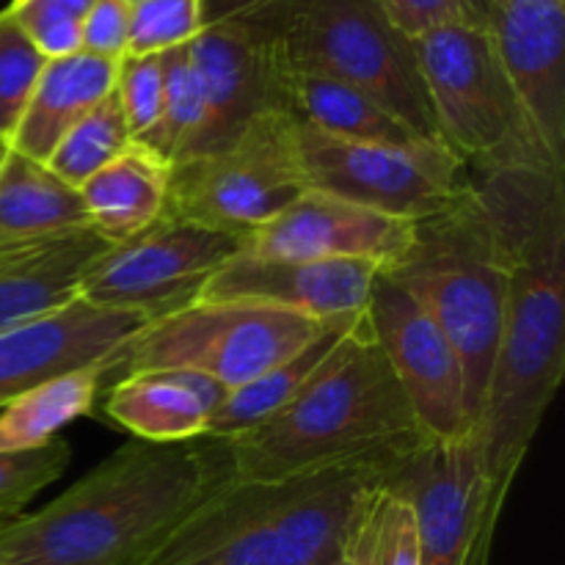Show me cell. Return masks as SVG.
<instances>
[{"label":"cell","instance_id":"cell-13","mask_svg":"<svg viewBox=\"0 0 565 565\" xmlns=\"http://www.w3.org/2000/svg\"><path fill=\"white\" fill-rule=\"evenodd\" d=\"M367 318L423 434L439 441L472 439L461 362L417 298L379 270Z\"/></svg>","mask_w":565,"mask_h":565},{"label":"cell","instance_id":"cell-23","mask_svg":"<svg viewBox=\"0 0 565 565\" xmlns=\"http://www.w3.org/2000/svg\"><path fill=\"white\" fill-rule=\"evenodd\" d=\"M169 160L132 141L119 158L77 188L88 230L110 246L136 237L169 207Z\"/></svg>","mask_w":565,"mask_h":565},{"label":"cell","instance_id":"cell-21","mask_svg":"<svg viewBox=\"0 0 565 565\" xmlns=\"http://www.w3.org/2000/svg\"><path fill=\"white\" fill-rule=\"evenodd\" d=\"M270 108L296 125L312 127L334 138L367 143H417L395 114L359 88L312 72L279 70L270 64ZM430 143V141H428Z\"/></svg>","mask_w":565,"mask_h":565},{"label":"cell","instance_id":"cell-2","mask_svg":"<svg viewBox=\"0 0 565 565\" xmlns=\"http://www.w3.org/2000/svg\"><path fill=\"white\" fill-rule=\"evenodd\" d=\"M232 478L221 439H132L42 511L0 519V565H136Z\"/></svg>","mask_w":565,"mask_h":565},{"label":"cell","instance_id":"cell-14","mask_svg":"<svg viewBox=\"0 0 565 565\" xmlns=\"http://www.w3.org/2000/svg\"><path fill=\"white\" fill-rule=\"evenodd\" d=\"M414 221L375 213L320 191H303L285 210L243 237L246 257L257 259H353L381 270L406 254Z\"/></svg>","mask_w":565,"mask_h":565},{"label":"cell","instance_id":"cell-27","mask_svg":"<svg viewBox=\"0 0 565 565\" xmlns=\"http://www.w3.org/2000/svg\"><path fill=\"white\" fill-rule=\"evenodd\" d=\"M351 565H419V535L414 508L390 486L367 491L345 544Z\"/></svg>","mask_w":565,"mask_h":565},{"label":"cell","instance_id":"cell-6","mask_svg":"<svg viewBox=\"0 0 565 565\" xmlns=\"http://www.w3.org/2000/svg\"><path fill=\"white\" fill-rule=\"evenodd\" d=\"M384 274L412 292L450 340L475 434L500 348L508 274L472 182L461 202L414 224L412 246Z\"/></svg>","mask_w":565,"mask_h":565},{"label":"cell","instance_id":"cell-1","mask_svg":"<svg viewBox=\"0 0 565 565\" xmlns=\"http://www.w3.org/2000/svg\"><path fill=\"white\" fill-rule=\"evenodd\" d=\"M505 257V315L475 425L497 511L544 423L565 370V169L469 174Z\"/></svg>","mask_w":565,"mask_h":565},{"label":"cell","instance_id":"cell-29","mask_svg":"<svg viewBox=\"0 0 565 565\" xmlns=\"http://www.w3.org/2000/svg\"><path fill=\"white\" fill-rule=\"evenodd\" d=\"M132 143V132L127 127L125 114L116 103L114 92L92 110L83 116L70 132L58 141L47 166L53 174L70 182L72 188H81L83 182L92 180L99 169L119 158Z\"/></svg>","mask_w":565,"mask_h":565},{"label":"cell","instance_id":"cell-18","mask_svg":"<svg viewBox=\"0 0 565 565\" xmlns=\"http://www.w3.org/2000/svg\"><path fill=\"white\" fill-rule=\"evenodd\" d=\"M188 50L202 81L204 116L180 160L218 152L270 108V61L246 22L204 25Z\"/></svg>","mask_w":565,"mask_h":565},{"label":"cell","instance_id":"cell-25","mask_svg":"<svg viewBox=\"0 0 565 565\" xmlns=\"http://www.w3.org/2000/svg\"><path fill=\"white\" fill-rule=\"evenodd\" d=\"M88 226L77 188L0 143V248Z\"/></svg>","mask_w":565,"mask_h":565},{"label":"cell","instance_id":"cell-28","mask_svg":"<svg viewBox=\"0 0 565 565\" xmlns=\"http://www.w3.org/2000/svg\"><path fill=\"white\" fill-rule=\"evenodd\" d=\"M160 70H163L160 116L152 130L138 136L136 141L174 166L185 154L188 143L193 141L199 125H202L204 94L188 44L160 53Z\"/></svg>","mask_w":565,"mask_h":565},{"label":"cell","instance_id":"cell-32","mask_svg":"<svg viewBox=\"0 0 565 565\" xmlns=\"http://www.w3.org/2000/svg\"><path fill=\"white\" fill-rule=\"evenodd\" d=\"M72 447L53 439L44 447L17 452H0V519H11L50 483L66 472Z\"/></svg>","mask_w":565,"mask_h":565},{"label":"cell","instance_id":"cell-31","mask_svg":"<svg viewBox=\"0 0 565 565\" xmlns=\"http://www.w3.org/2000/svg\"><path fill=\"white\" fill-rule=\"evenodd\" d=\"M202 31L199 0H141L130 6V33L125 55H160L191 44Z\"/></svg>","mask_w":565,"mask_h":565},{"label":"cell","instance_id":"cell-16","mask_svg":"<svg viewBox=\"0 0 565 565\" xmlns=\"http://www.w3.org/2000/svg\"><path fill=\"white\" fill-rule=\"evenodd\" d=\"M486 28L541 141L565 163V0H486Z\"/></svg>","mask_w":565,"mask_h":565},{"label":"cell","instance_id":"cell-24","mask_svg":"<svg viewBox=\"0 0 565 565\" xmlns=\"http://www.w3.org/2000/svg\"><path fill=\"white\" fill-rule=\"evenodd\" d=\"M364 315H367V309L359 315H348V318L329 320V323H323V329H320L307 345L298 348L296 353L281 359L279 364L265 370L263 375H257V379L248 381V384L226 392L221 406L210 414L204 436L230 441L235 439V436L246 434V430L257 428L259 423L274 417L276 412H281L292 397L301 395V392L323 373L326 364H329L331 359H334V353L342 348V342L359 329Z\"/></svg>","mask_w":565,"mask_h":565},{"label":"cell","instance_id":"cell-20","mask_svg":"<svg viewBox=\"0 0 565 565\" xmlns=\"http://www.w3.org/2000/svg\"><path fill=\"white\" fill-rule=\"evenodd\" d=\"M226 386L191 370H143L108 386L105 414L136 439L152 445L202 439Z\"/></svg>","mask_w":565,"mask_h":565},{"label":"cell","instance_id":"cell-33","mask_svg":"<svg viewBox=\"0 0 565 565\" xmlns=\"http://www.w3.org/2000/svg\"><path fill=\"white\" fill-rule=\"evenodd\" d=\"M94 0H11L6 14L25 31L44 58L81 50V28Z\"/></svg>","mask_w":565,"mask_h":565},{"label":"cell","instance_id":"cell-30","mask_svg":"<svg viewBox=\"0 0 565 565\" xmlns=\"http://www.w3.org/2000/svg\"><path fill=\"white\" fill-rule=\"evenodd\" d=\"M47 61L25 31L0 9V143H9L14 136Z\"/></svg>","mask_w":565,"mask_h":565},{"label":"cell","instance_id":"cell-9","mask_svg":"<svg viewBox=\"0 0 565 565\" xmlns=\"http://www.w3.org/2000/svg\"><path fill=\"white\" fill-rule=\"evenodd\" d=\"M307 191L331 193L375 213L425 221L469 191V171L439 143H367L326 136L290 121Z\"/></svg>","mask_w":565,"mask_h":565},{"label":"cell","instance_id":"cell-10","mask_svg":"<svg viewBox=\"0 0 565 565\" xmlns=\"http://www.w3.org/2000/svg\"><path fill=\"white\" fill-rule=\"evenodd\" d=\"M303 191L290 119L268 108L218 152L171 166L166 210L243 241Z\"/></svg>","mask_w":565,"mask_h":565},{"label":"cell","instance_id":"cell-39","mask_svg":"<svg viewBox=\"0 0 565 565\" xmlns=\"http://www.w3.org/2000/svg\"><path fill=\"white\" fill-rule=\"evenodd\" d=\"M127 6H136V3H141V0H125Z\"/></svg>","mask_w":565,"mask_h":565},{"label":"cell","instance_id":"cell-26","mask_svg":"<svg viewBox=\"0 0 565 565\" xmlns=\"http://www.w3.org/2000/svg\"><path fill=\"white\" fill-rule=\"evenodd\" d=\"M108 364L72 370L22 392L0 408V452L44 447L77 417H86L105 386Z\"/></svg>","mask_w":565,"mask_h":565},{"label":"cell","instance_id":"cell-12","mask_svg":"<svg viewBox=\"0 0 565 565\" xmlns=\"http://www.w3.org/2000/svg\"><path fill=\"white\" fill-rule=\"evenodd\" d=\"M384 486L414 508L419 565H489L500 516L475 439H425L401 452Z\"/></svg>","mask_w":565,"mask_h":565},{"label":"cell","instance_id":"cell-36","mask_svg":"<svg viewBox=\"0 0 565 565\" xmlns=\"http://www.w3.org/2000/svg\"><path fill=\"white\" fill-rule=\"evenodd\" d=\"M130 6L125 0H94L81 28V50L99 58L119 61L127 53Z\"/></svg>","mask_w":565,"mask_h":565},{"label":"cell","instance_id":"cell-38","mask_svg":"<svg viewBox=\"0 0 565 565\" xmlns=\"http://www.w3.org/2000/svg\"><path fill=\"white\" fill-rule=\"evenodd\" d=\"M469 3H472V6H475V9H478V11H480V14H483V17H486V0H469Z\"/></svg>","mask_w":565,"mask_h":565},{"label":"cell","instance_id":"cell-4","mask_svg":"<svg viewBox=\"0 0 565 565\" xmlns=\"http://www.w3.org/2000/svg\"><path fill=\"white\" fill-rule=\"evenodd\" d=\"M425 439L364 315L301 395L226 445L235 478L281 480L395 456Z\"/></svg>","mask_w":565,"mask_h":565},{"label":"cell","instance_id":"cell-5","mask_svg":"<svg viewBox=\"0 0 565 565\" xmlns=\"http://www.w3.org/2000/svg\"><path fill=\"white\" fill-rule=\"evenodd\" d=\"M241 20L263 42L274 66L348 83L423 141L445 147L412 36L375 0H274Z\"/></svg>","mask_w":565,"mask_h":565},{"label":"cell","instance_id":"cell-15","mask_svg":"<svg viewBox=\"0 0 565 565\" xmlns=\"http://www.w3.org/2000/svg\"><path fill=\"white\" fill-rule=\"evenodd\" d=\"M149 323L147 315L75 298L58 312L0 331V408L22 392L72 370L108 364ZM108 379V375H105Z\"/></svg>","mask_w":565,"mask_h":565},{"label":"cell","instance_id":"cell-34","mask_svg":"<svg viewBox=\"0 0 565 565\" xmlns=\"http://www.w3.org/2000/svg\"><path fill=\"white\" fill-rule=\"evenodd\" d=\"M114 97L125 114L132 141L152 130L163 103V70L160 55H121L116 61Z\"/></svg>","mask_w":565,"mask_h":565},{"label":"cell","instance_id":"cell-35","mask_svg":"<svg viewBox=\"0 0 565 565\" xmlns=\"http://www.w3.org/2000/svg\"><path fill=\"white\" fill-rule=\"evenodd\" d=\"M375 3L412 39L452 22H486V17L469 0H375Z\"/></svg>","mask_w":565,"mask_h":565},{"label":"cell","instance_id":"cell-19","mask_svg":"<svg viewBox=\"0 0 565 565\" xmlns=\"http://www.w3.org/2000/svg\"><path fill=\"white\" fill-rule=\"evenodd\" d=\"M108 248L88 226L0 248V331L75 301L83 274Z\"/></svg>","mask_w":565,"mask_h":565},{"label":"cell","instance_id":"cell-7","mask_svg":"<svg viewBox=\"0 0 565 565\" xmlns=\"http://www.w3.org/2000/svg\"><path fill=\"white\" fill-rule=\"evenodd\" d=\"M439 138L469 174L565 169L541 141L486 22H452L412 39Z\"/></svg>","mask_w":565,"mask_h":565},{"label":"cell","instance_id":"cell-8","mask_svg":"<svg viewBox=\"0 0 565 565\" xmlns=\"http://www.w3.org/2000/svg\"><path fill=\"white\" fill-rule=\"evenodd\" d=\"M320 329L323 323L307 315L268 303L196 301L149 320L121 348L105 386L143 370H191L232 392L307 345Z\"/></svg>","mask_w":565,"mask_h":565},{"label":"cell","instance_id":"cell-11","mask_svg":"<svg viewBox=\"0 0 565 565\" xmlns=\"http://www.w3.org/2000/svg\"><path fill=\"white\" fill-rule=\"evenodd\" d=\"M243 252V241L166 210L152 226L99 254L77 298L149 320L196 303L210 276Z\"/></svg>","mask_w":565,"mask_h":565},{"label":"cell","instance_id":"cell-17","mask_svg":"<svg viewBox=\"0 0 565 565\" xmlns=\"http://www.w3.org/2000/svg\"><path fill=\"white\" fill-rule=\"evenodd\" d=\"M379 265L353 259H257L237 254L221 265L196 301H254L307 318H348L367 309Z\"/></svg>","mask_w":565,"mask_h":565},{"label":"cell","instance_id":"cell-40","mask_svg":"<svg viewBox=\"0 0 565 565\" xmlns=\"http://www.w3.org/2000/svg\"><path fill=\"white\" fill-rule=\"evenodd\" d=\"M334 565H351V563H348V561H345V557H342V561H340V563H334Z\"/></svg>","mask_w":565,"mask_h":565},{"label":"cell","instance_id":"cell-22","mask_svg":"<svg viewBox=\"0 0 565 565\" xmlns=\"http://www.w3.org/2000/svg\"><path fill=\"white\" fill-rule=\"evenodd\" d=\"M114 81L116 61L88 55L83 50L50 58L9 147L39 163H47L61 138L114 92Z\"/></svg>","mask_w":565,"mask_h":565},{"label":"cell","instance_id":"cell-3","mask_svg":"<svg viewBox=\"0 0 565 565\" xmlns=\"http://www.w3.org/2000/svg\"><path fill=\"white\" fill-rule=\"evenodd\" d=\"M397 456L281 480H226L136 565L340 563L359 505Z\"/></svg>","mask_w":565,"mask_h":565},{"label":"cell","instance_id":"cell-37","mask_svg":"<svg viewBox=\"0 0 565 565\" xmlns=\"http://www.w3.org/2000/svg\"><path fill=\"white\" fill-rule=\"evenodd\" d=\"M202 3V28L215 25V22L241 20V17L254 14V11L265 9L274 0H199Z\"/></svg>","mask_w":565,"mask_h":565}]
</instances>
